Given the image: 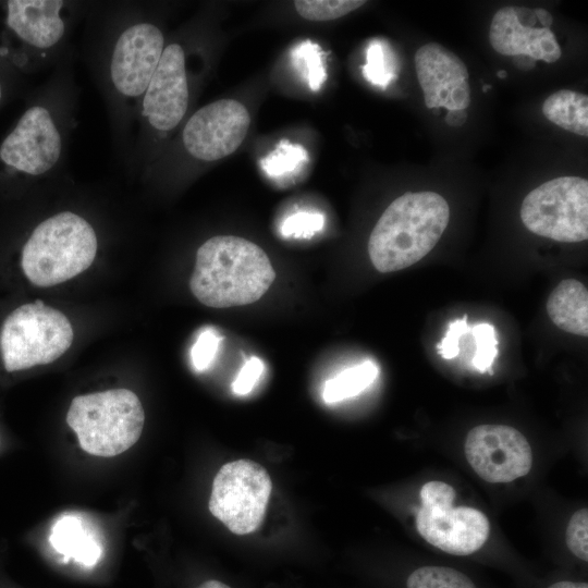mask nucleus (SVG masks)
I'll use <instances>...</instances> for the list:
<instances>
[{
    "label": "nucleus",
    "mask_w": 588,
    "mask_h": 588,
    "mask_svg": "<svg viewBox=\"0 0 588 588\" xmlns=\"http://www.w3.org/2000/svg\"><path fill=\"white\" fill-rule=\"evenodd\" d=\"M90 52L118 148L128 158L139 106L157 69L166 37L137 2L109 3L102 10Z\"/></svg>",
    "instance_id": "nucleus-1"
},
{
    "label": "nucleus",
    "mask_w": 588,
    "mask_h": 588,
    "mask_svg": "<svg viewBox=\"0 0 588 588\" xmlns=\"http://www.w3.org/2000/svg\"><path fill=\"white\" fill-rule=\"evenodd\" d=\"M77 100L72 54L66 52L1 142L0 172L35 181L60 171L77 125Z\"/></svg>",
    "instance_id": "nucleus-2"
},
{
    "label": "nucleus",
    "mask_w": 588,
    "mask_h": 588,
    "mask_svg": "<svg viewBox=\"0 0 588 588\" xmlns=\"http://www.w3.org/2000/svg\"><path fill=\"white\" fill-rule=\"evenodd\" d=\"M274 279V269L258 245L243 237L218 235L197 249L189 289L201 304L228 308L258 301Z\"/></svg>",
    "instance_id": "nucleus-3"
},
{
    "label": "nucleus",
    "mask_w": 588,
    "mask_h": 588,
    "mask_svg": "<svg viewBox=\"0 0 588 588\" xmlns=\"http://www.w3.org/2000/svg\"><path fill=\"white\" fill-rule=\"evenodd\" d=\"M84 8L63 0L0 2V59L27 73L57 65Z\"/></svg>",
    "instance_id": "nucleus-4"
},
{
    "label": "nucleus",
    "mask_w": 588,
    "mask_h": 588,
    "mask_svg": "<svg viewBox=\"0 0 588 588\" xmlns=\"http://www.w3.org/2000/svg\"><path fill=\"white\" fill-rule=\"evenodd\" d=\"M450 220V207L434 192H407L394 199L373 226L368 254L382 272L407 268L438 243Z\"/></svg>",
    "instance_id": "nucleus-5"
},
{
    "label": "nucleus",
    "mask_w": 588,
    "mask_h": 588,
    "mask_svg": "<svg viewBox=\"0 0 588 588\" xmlns=\"http://www.w3.org/2000/svg\"><path fill=\"white\" fill-rule=\"evenodd\" d=\"M93 224L72 210L54 212L32 230L21 253L24 275L34 285L52 286L85 271L98 250Z\"/></svg>",
    "instance_id": "nucleus-6"
},
{
    "label": "nucleus",
    "mask_w": 588,
    "mask_h": 588,
    "mask_svg": "<svg viewBox=\"0 0 588 588\" xmlns=\"http://www.w3.org/2000/svg\"><path fill=\"white\" fill-rule=\"evenodd\" d=\"M145 421L143 405L127 389H112L74 397L66 422L81 448L95 456L119 455L139 439Z\"/></svg>",
    "instance_id": "nucleus-7"
},
{
    "label": "nucleus",
    "mask_w": 588,
    "mask_h": 588,
    "mask_svg": "<svg viewBox=\"0 0 588 588\" xmlns=\"http://www.w3.org/2000/svg\"><path fill=\"white\" fill-rule=\"evenodd\" d=\"M74 333L65 315L40 301L13 309L0 328V357L7 371L50 364L71 346Z\"/></svg>",
    "instance_id": "nucleus-8"
},
{
    "label": "nucleus",
    "mask_w": 588,
    "mask_h": 588,
    "mask_svg": "<svg viewBox=\"0 0 588 588\" xmlns=\"http://www.w3.org/2000/svg\"><path fill=\"white\" fill-rule=\"evenodd\" d=\"M455 490L432 480L420 490L421 504L415 518L419 535L431 546L453 555H469L488 540L490 524L477 509L454 506Z\"/></svg>",
    "instance_id": "nucleus-9"
},
{
    "label": "nucleus",
    "mask_w": 588,
    "mask_h": 588,
    "mask_svg": "<svg viewBox=\"0 0 588 588\" xmlns=\"http://www.w3.org/2000/svg\"><path fill=\"white\" fill-rule=\"evenodd\" d=\"M523 224L534 234L558 242L588 238V181L561 176L527 194L520 206Z\"/></svg>",
    "instance_id": "nucleus-10"
},
{
    "label": "nucleus",
    "mask_w": 588,
    "mask_h": 588,
    "mask_svg": "<svg viewBox=\"0 0 588 588\" xmlns=\"http://www.w3.org/2000/svg\"><path fill=\"white\" fill-rule=\"evenodd\" d=\"M271 490V478L261 465L232 461L213 479L209 511L233 534L247 535L261 525Z\"/></svg>",
    "instance_id": "nucleus-11"
},
{
    "label": "nucleus",
    "mask_w": 588,
    "mask_h": 588,
    "mask_svg": "<svg viewBox=\"0 0 588 588\" xmlns=\"http://www.w3.org/2000/svg\"><path fill=\"white\" fill-rule=\"evenodd\" d=\"M250 124L246 107L237 100L220 99L195 111L183 125L180 139L186 156L211 162L234 152Z\"/></svg>",
    "instance_id": "nucleus-12"
},
{
    "label": "nucleus",
    "mask_w": 588,
    "mask_h": 588,
    "mask_svg": "<svg viewBox=\"0 0 588 588\" xmlns=\"http://www.w3.org/2000/svg\"><path fill=\"white\" fill-rule=\"evenodd\" d=\"M464 452L475 473L491 483L510 482L526 476L532 465L527 439L506 425L474 427L466 437Z\"/></svg>",
    "instance_id": "nucleus-13"
},
{
    "label": "nucleus",
    "mask_w": 588,
    "mask_h": 588,
    "mask_svg": "<svg viewBox=\"0 0 588 588\" xmlns=\"http://www.w3.org/2000/svg\"><path fill=\"white\" fill-rule=\"evenodd\" d=\"M415 69L427 108L448 111L468 108V70L455 53L438 42H428L417 49Z\"/></svg>",
    "instance_id": "nucleus-14"
},
{
    "label": "nucleus",
    "mask_w": 588,
    "mask_h": 588,
    "mask_svg": "<svg viewBox=\"0 0 588 588\" xmlns=\"http://www.w3.org/2000/svg\"><path fill=\"white\" fill-rule=\"evenodd\" d=\"M538 22L535 11L529 8L503 7L492 17L489 41L503 56L555 62L561 57L556 37L550 28L535 26Z\"/></svg>",
    "instance_id": "nucleus-15"
},
{
    "label": "nucleus",
    "mask_w": 588,
    "mask_h": 588,
    "mask_svg": "<svg viewBox=\"0 0 588 588\" xmlns=\"http://www.w3.org/2000/svg\"><path fill=\"white\" fill-rule=\"evenodd\" d=\"M49 542L52 548L86 566H95L101 558L102 546L88 524L79 516L66 514L59 517L51 527Z\"/></svg>",
    "instance_id": "nucleus-16"
},
{
    "label": "nucleus",
    "mask_w": 588,
    "mask_h": 588,
    "mask_svg": "<svg viewBox=\"0 0 588 588\" xmlns=\"http://www.w3.org/2000/svg\"><path fill=\"white\" fill-rule=\"evenodd\" d=\"M547 311L561 330L580 336L588 335V291L580 281H561L548 297Z\"/></svg>",
    "instance_id": "nucleus-17"
},
{
    "label": "nucleus",
    "mask_w": 588,
    "mask_h": 588,
    "mask_svg": "<svg viewBox=\"0 0 588 588\" xmlns=\"http://www.w3.org/2000/svg\"><path fill=\"white\" fill-rule=\"evenodd\" d=\"M543 115L555 125L580 136H588V97L561 89L550 95L542 105Z\"/></svg>",
    "instance_id": "nucleus-18"
},
{
    "label": "nucleus",
    "mask_w": 588,
    "mask_h": 588,
    "mask_svg": "<svg viewBox=\"0 0 588 588\" xmlns=\"http://www.w3.org/2000/svg\"><path fill=\"white\" fill-rule=\"evenodd\" d=\"M377 375L378 368L372 362L347 368L326 382L323 400L329 404L355 396L368 388Z\"/></svg>",
    "instance_id": "nucleus-19"
},
{
    "label": "nucleus",
    "mask_w": 588,
    "mask_h": 588,
    "mask_svg": "<svg viewBox=\"0 0 588 588\" xmlns=\"http://www.w3.org/2000/svg\"><path fill=\"white\" fill-rule=\"evenodd\" d=\"M407 588H476L464 573L448 566H421L409 574Z\"/></svg>",
    "instance_id": "nucleus-20"
},
{
    "label": "nucleus",
    "mask_w": 588,
    "mask_h": 588,
    "mask_svg": "<svg viewBox=\"0 0 588 588\" xmlns=\"http://www.w3.org/2000/svg\"><path fill=\"white\" fill-rule=\"evenodd\" d=\"M292 60L309 88L319 90L327 78L320 47L310 40L302 41L293 48Z\"/></svg>",
    "instance_id": "nucleus-21"
},
{
    "label": "nucleus",
    "mask_w": 588,
    "mask_h": 588,
    "mask_svg": "<svg viewBox=\"0 0 588 588\" xmlns=\"http://www.w3.org/2000/svg\"><path fill=\"white\" fill-rule=\"evenodd\" d=\"M307 161V152L301 145L281 140L269 155L260 160L261 169L272 177L293 173Z\"/></svg>",
    "instance_id": "nucleus-22"
},
{
    "label": "nucleus",
    "mask_w": 588,
    "mask_h": 588,
    "mask_svg": "<svg viewBox=\"0 0 588 588\" xmlns=\"http://www.w3.org/2000/svg\"><path fill=\"white\" fill-rule=\"evenodd\" d=\"M364 4V0H301L294 2V8L306 20L324 22L340 19Z\"/></svg>",
    "instance_id": "nucleus-23"
},
{
    "label": "nucleus",
    "mask_w": 588,
    "mask_h": 588,
    "mask_svg": "<svg viewBox=\"0 0 588 588\" xmlns=\"http://www.w3.org/2000/svg\"><path fill=\"white\" fill-rule=\"evenodd\" d=\"M389 63L390 59L382 42L371 41L367 48L366 64L363 68L365 78L371 84L385 87L394 77Z\"/></svg>",
    "instance_id": "nucleus-24"
},
{
    "label": "nucleus",
    "mask_w": 588,
    "mask_h": 588,
    "mask_svg": "<svg viewBox=\"0 0 588 588\" xmlns=\"http://www.w3.org/2000/svg\"><path fill=\"white\" fill-rule=\"evenodd\" d=\"M470 332L476 343L471 363L483 372L490 368L498 353L494 327L490 323H479L471 327Z\"/></svg>",
    "instance_id": "nucleus-25"
},
{
    "label": "nucleus",
    "mask_w": 588,
    "mask_h": 588,
    "mask_svg": "<svg viewBox=\"0 0 588 588\" xmlns=\"http://www.w3.org/2000/svg\"><path fill=\"white\" fill-rule=\"evenodd\" d=\"M566 546L579 560L588 561V510L576 511L566 527Z\"/></svg>",
    "instance_id": "nucleus-26"
},
{
    "label": "nucleus",
    "mask_w": 588,
    "mask_h": 588,
    "mask_svg": "<svg viewBox=\"0 0 588 588\" xmlns=\"http://www.w3.org/2000/svg\"><path fill=\"white\" fill-rule=\"evenodd\" d=\"M324 218L320 212L299 211L289 216L281 225L286 237H310L322 230Z\"/></svg>",
    "instance_id": "nucleus-27"
},
{
    "label": "nucleus",
    "mask_w": 588,
    "mask_h": 588,
    "mask_svg": "<svg viewBox=\"0 0 588 588\" xmlns=\"http://www.w3.org/2000/svg\"><path fill=\"white\" fill-rule=\"evenodd\" d=\"M220 342V335L211 329L204 330L191 350V359L197 371L206 370L213 362Z\"/></svg>",
    "instance_id": "nucleus-28"
},
{
    "label": "nucleus",
    "mask_w": 588,
    "mask_h": 588,
    "mask_svg": "<svg viewBox=\"0 0 588 588\" xmlns=\"http://www.w3.org/2000/svg\"><path fill=\"white\" fill-rule=\"evenodd\" d=\"M467 332H470V328L467 324L466 315L461 319L452 321L444 338L437 344L438 353L444 359L456 357L460 353V338Z\"/></svg>",
    "instance_id": "nucleus-29"
},
{
    "label": "nucleus",
    "mask_w": 588,
    "mask_h": 588,
    "mask_svg": "<svg viewBox=\"0 0 588 588\" xmlns=\"http://www.w3.org/2000/svg\"><path fill=\"white\" fill-rule=\"evenodd\" d=\"M264 368V363L258 357L248 359L232 384L233 392L237 395L249 393L261 376Z\"/></svg>",
    "instance_id": "nucleus-30"
},
{
    "label": "nucleus",
    "mask_w": 588,
    "mask_h": 588,
    "mask_svg": "<svg viewBox=\"0 0 588 588\" xmlns=\"http://www.w3.org/2000/svg\"><path fill=\"white\" fill-rule=\"evenodd\" d=\"M467 120V113L465 110L448 111L445 121L451 126H460Z\"/></svg>",
    "instance_id": "nucleus-31"
},
{
    "label": "nucleus",
    "mask_w": 588,
    "mask_h": 588,
    "mask_svg": "<svg viewBox=\"0 0 588 588\" xmlns=\"http://www.w3.org/2000/svg\"><path fill=\"white\" fill-rule=\"evenodd\" d=\"M534 11L536 13V16H537L539 23L543 27L550 28V25L553 22L552 15L548 11H546L544 9H535Z\"/></svg>",
    "instance_id": "nucleus-32"
},
{
    "label": "nucleus",
    "mask_w": 588,
    "mask_h": 588,
    "mask_svg": "<svg viewBox=\"0 0 588 588\" xmlns=\"http://www.w3.org/2000/svg\"><path fill=\"white\" fill-rule=\"evenodd\" d=\"M548 588H588L587 583L562 580L550 585Z\"/></svg>",
    "instance_id": "nucleus-33"
},
{
    "label": "nucleus",
    "mask_w": 588,
    "mask_h": 588,
    "mask_svg": "<svg viewBox=\"0 0 588 588\" xmlns=\"http://www.w3.org/2000/svg\"><path fill=\"white\" fill-rule=\"evenodd\" d=\"M198 588H231V587L219 580H208V581L203 583Z\"/></svg>",
    "instance_id": "nucleus-34"
},
{
    "label": "nucleus",
    "mask_w": 588,
    "mask_h": 588,
    "mask_svg": "<svg viewBox=\"0 0 588 588\" xmlns=\"http://www.w3.org/2000/svg\"><path fill=\"white\" fill-rule=\"evenodd\" d=\"M3 94H4V87H3L2 81L0 79V102L2 101Z\"/></svg>",
    "instance_id": "nucleus-35"
},
{
    "label": "nucleus",
    "mask_w": 588,
    "mask_h": 588,
    "mask_svg": "<svg viewBox=\"0 0 588 588\" xmlns=\"http://www.w3.org/2000/svg\"><path fill=\"white\" fill-rule=\"evenodd\" d=\"M497 75H498L500 78H504V77H506V72L503 71V70H500V71L497 73Z\"/></svg>",
    "instance_id": "nucleus-36"
},
{
    "label": "nucleus",
    "mask_w": 588,
    "mask_h": 588,
    "mask_svg": "<svg viewBox=\"0 0 588 588\" xmlns=\"http://www.w3.org/2000/svg\"><path fill=\"white\" fill-rule=\"evenodd\" d=\"M489 88H491L490 85H485L483 88H482V90H483V91H487V89H489Z\"/></svg>",
    "instance_id": "nucleus-37"
}]
</instances>
